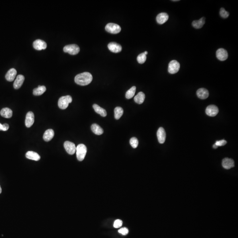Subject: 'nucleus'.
I'll use <instances>...</instances> for the list:
<instances>
[{"label":"nucleus","instance_id":"nucleus-35","mask_svg":"<svg viewBox=\"0 0 238 238\" xmlns=\"http://www.w3.org/2000/svg\"><path fill=\"white\" fill-rule=\"evenodd\" d=\"M9 124H3V131H6L9 129Z\"/></svg>","mask_w":238,"mask_h":238},{"label":"nucleus","instance_id":"nucleus-5","mask_svg":"<svg viewBox=\"0 0 238 238\" xmlns=\"http://www.w3.org/2000/svg\"><path fill=\"white\" fill-rule=\"evenodd\" d=\"M106 30L108 33L116 34L119 33L121 31V27L117 24L114 23H109L106 26Z\"/></svg>","mask_w":238,"mask_h":238},{"label":"nucleus","instance_id":"nucleus-12","mask_svg":"<svg viewBox=\"0 0 238 238\" xmlns=\"http://www.w3.org/2000/svg\"><path fill=\"white\" fill-rule=\"evenodd\" d=\"M157 135L159 143L161 144L164 143L166 139V133L165 129L162 127L159 128L157 130Z\"/></svg>","mask_w":238,"mask_h":238},{"label":"nucleus","instance_id":"nucleus-37","mask_svg":"<svg viewBox=\"0 0 238 238\" xmlns=\"http://www.w3.org/2000/svg\"><path fill=\"white\" fill-rule=\"evenodd\" d=\"M218 147V146H217V145L215 144L214 145H213V148H214V149H217Z\"/></svg>","mask_w":238,"mask_h":238},{"label":"nucleus","instance_id":"nucleus-9","mask_svg":"<svg viewBox=\"0 0 238 238\" xmlns=\"http://www.w3.org/2000/svg\"><path fill=\"white\" fill-rule=\"evenodd\" d=\"M216 57L219 61H225L228 58V54L225 50L223 48H220L216 52Z\"/></svg>","mask_w":238,"mask_h":238},{"label":"nucleus","instance_id":"nucleus-16","mask_svg":"<svg viewBox=\"0 0 238 238\" xmlns=\"http://www.w3.org/2000/svg\"><path fill=\"white\" fill-rule=\"evenodd\" d=\"M169 18L168 14L165 13H161L157 17L156 20L158 24H162L168 20Z\"/></svg>","mask_w":238,"mask_h":238},{"label":"nucleus","instance_id":"nucleus-11","mask_svg":"<svg viewBox=\"0 0 238 238\" xmlns=\"http://www.w3.org/2000/svg\"><path fill=\"white\" fill-rule=\"evenodd\" d=\"M34 121V116L33 112H29L26 116L25 125L27 128H30L32 126Z\"/></svg>","mask_w":238,"mask_h":238},{"label":"nucleus","instance_id":"nucleus-15","mask_svg":"<svg viewBox=\"0 0 238 238\" xmlns=\"http://www.w3.org/2000/svg\"><path fill=\"white\" fill-rule=\"evenodd\" d=\"M24 79L25 78L24 75H18L16 78L15 82L14 83V88L15 89H18L20 88V87L24 83Z\"/></svg>","mask_w":238,"mask_h":238},{"label":"nucleus","instance_id":"nucleus-32","mask_svg":"<svg viewBox=\"0 0 238 238\" xmlns=\"http://www.w3.org/2000/svg\"><path fill=\"white\" fill-rule=\"evenodd\" d=\"M123 225V221L120 219H117L114 222L113 226L115 228H119L121 227Z\"/></svg>","mask_w":238,"mask_h":238},{"label":"nucleus","instance_id":"nucleus-18","mask_svg":"<svg viewBox=\"0 0 238 238\" xmlns=\"http://www.w3.org/2000/svg\"><path fill=\"white\" fill-rule=\"evenodd\" d=\"M197 95L199 99H205L209 97V91L205 88H200L197 91Z\"/></svg>","mask_w":238,"mask_h":238},{"label":"nucleus","instance_id":"nucleus-27","mask_svg":"<svg viewBox=\"0 0 238 238\" xmlns=\"http://www.w3.org/2000/svg\"><path fill=\"white\" fill-rule=\"evenodd\" d=\"M124 110L120 107H117L114 109V116L116 120H119L123 115Z\"/></svg>","mask_w":238,"mask_h":238},{"label":"nucleus","instance_id":"nucleus-4","mask_svg":"<svg viewBox=\"0 0 238 238\" xmlns=\"http://www.w3.org/2000/svg\"><path fill=\"white\" fill-rule=\"evenodd\" d=\"M63 50L65 53H67L70 54L74 55L79 53L80 48L76 44H71L65 46Z\"/></svg>","mask_w":238,"mask_h":238},{"label":"nucleus","instance_id":"nucleus-26","mask_svg":"<svg viewBox=\"0 0 238 238\" xmlns=\"http://www.w3.org/2000/svg\"><path fill=\"white\" fill-rule=\"evenodd\" d=\"M46 88L44 86H38L37 88L33 90V95L35 96H39L42 95L46 91Z\"/></svg>","mask_w":238,"mask_h":238},{"label":"nucleus","instance_id":"nucleus-8","mask_svg":"<svg viewBox=\"0 0 238 238\" xmlns=\"http://www.w3.org/2000/svg\"><path fill=\"white\" fill-rule=\"evenodd\" d=\"M206 114L210 116H215L218 113L219 109L217 106L211 104L208 106L206 110Z\"/></svg>","mask_w":238,"mask_h":238},{"label":"nucleus","instance_id":"nucleus-2","mask_svg":"<svg viewBox=\"0 0 238 238\" xmlns=\"http://www.w3.org/2000/svg\"><path fill=\"white\" fill-rule=\"evenodd\" d=\"M87 152V148L85 145L80 144L76 149V157L78 161H82L84 160Z\"/></svg>","mask_w":238,"mask_h":238},{"label":"nucleus","instance_id":"nucleus-20","mask_svg":"<svg viewBox=\"0 0 238 238\" xmlns=\"http://www.w3.org/2000/svg\"><path fill=\"white\" fill-rule=\"evenodd\" d=\"M54 136V132L53 129H48L44 133L43 135V139L46 141L51 140Z\"/></svg>","mask_w":238,"mask_h":238},{"label":"nucleus","instance_id":"nucleus-36","mask_svg":"<svg viewBox=\"0 0 238 238\" xmlns=\"http://www.w3.org/2000/svg\"><path fill=\"white\" fill-rule=\"evenodd\" d=\"M0 131H3V124L0 123Z\"/></svg>","mask_w":238,"mask_h":238},{"label":"nucleus","instance_id":"nucleus-31","mask_svg":"<svg viewBox=\"0 0 238 238\" xmlns=\"http://www.w3.org/2000/svg\"><path fill=\"white\" fill-rule=\"evenodd\" d=\"M219 14L221 17L223 18H227L228 17L229 15V13L227 11L225 10L224 8H221V10L219 11Z\"/></svg>","mask_w":238,"mask_h":238},{"label":"nucleus","instance_id":"nucleus-19","mask_svg":"<svg viewBox=\"0 0 238 238\" xmlns=\"http://www.w3.org/2000/svg\"><path fill=\"white\" fill-rule=\"evenodd\" d=\"M26 157L28 159L34 160L35 161H38L41 158V157L38 153L35 152L31 151L27 152L26 154Z\"/></svg>","mask_w":238,"mask_h":238},{"label":"nucleus","instance_id":"nucleus-23","mask_svg":"<svg viewBox=\"0 0 238 238\" xmlns=\"http://www.w3.org/2000/svg\"><path fill=\"white\" fill-rule=\"evenodd\" d=\"M205 23V18L202 17L198 20H194L192 22L193 26L196 29L201 28Z\"/></svg>","mask_w":238,"mask_h":238},{"label":"nucleus","instance_id":"nucleus-13","mask_svg":"<svg viewBox=\"0 0 238 238\" xmlns=\"http://www.w3.org/2000/svg\"><path fill=\"white\" fill-rule=\"evenodd\" d=\"M222 165L225 169H229L234 167V161L232 159L226 157L223 160Z\"/></svg>","mask_w":238,"mask_h":238},{"label":"nucleus","instance_id":"nucleus-30","mask_svg":"<svg viewBox=\"0 0 238 238\" xmlns=\"http://www.w3.org/2000/svg\"><path fill=\"white\" fill-rule=\"evenodd\" d=\"M130 143L133 148H136L139 145V141L136 137H132L130 139Z\"/></svg>","mask_w":238,"mask_h":238},{"label":"nucleus","instance_id":"nucleus-1","mask_svg":"<svg viewBox=\"0 0 238 238\" xmlns=\"http://www.w3.org/2000/svg\"><path fill=\"white\" fill-rule=\"evenodd\" d=\"M93 76L89 72H85L77 75L75 78V83L80 86H86L92 82Z\"/></svg>","mask_w":238,"mask_h":238},{"label":"nucleus","instance_id":"nucleus-6","mask_svg":"<svg viewBox=\"0 0 238 238\" xmlns=\"http://www.w3.org/2000/svg\"><path fill=\"white\" fill-rule=\"evenodd\" d=\"M180 63L177 61L173 60L169 63L168 71L172 74L177 73L180 70Z\"/></svg>","mask_w":238,"mask_h":238},{"label":"nucleus","instance_id":"nucleus-22","mask_svg":"<svg viewBox=\"0 0 238 238\" xmlns=\"http://www.w3.org/2000/svg\"><path fill=\"white\" fill-rule=\"evenodd\" d=\"M91 129L94 134L99 136L102 135L104 132L102 128L96 124H92L91 127Z\"/></svg>","mask_w":238,"mask_h":238},{"label":"nucleus","instance_id":"nucleus-28","mask_svg":"<svg viewBox=\"0 0 238 238\" xmlns=\"http://www.w3.org/2000/svg\"><path fill=\"white\" fill-rule=\"evenodd\" d=\"M136 90V87L135 86H133V87H132L131 89L128 90L127 92H126V95H125L126 98L127 99H131L133 98V96L135 95Z\"/></svg>","mask_w":238,"mask_h":238},{"label":"nucleus","instance_id":"nucleus-3","mask_svg":"<svg viewBox=\"0 0 238 238\" xmlns=\"http://www.w3.org/2000/svg\"><path fill=\"white\" fill-rule=\"evenodd\" d=\"M72 101V98L71 96L67 95L61 97L58 102L59 107L62 109H66Z\"/></svg>","mask_w":238,"mask_h":238},{"label":"nucleus","instance_id":"nucleus-33","mask_svg":"<svg viewBox=\"0 0 238 238\" xmlns=\"http://www.w3.org/2000/svg\"><path fill=\"white\" fill-rule=\"evenodd\" d=\"M118 232H119V233H120V234L123 235H126L129 232V230H128V228L124 227L120 228V229H119L118 230Z\"/></svg>","mask_w":238,"mask_h":238},{"label":"nucleus","instance_id":"nucleus-7","mask_svg":"<svg viewBox=\"0 0 238 238\" xmlns=\"http://www.w3.org/2000/svg\"><path fill=\"white\" fill-rule=\"evenodd\" d=\"M64 147L68 154L73 155L76 152V146L74 143L69 141H66L64 143Z\"/></svg>","mask_w":238,"mask_h":238},{"label":"nucleus","instance_id":"nucleus-14","mask_svg":"<svg viewBox=\"0 0 238 238\" xmlns=\"http://www.w3.org/2000/svg\"><path fill=\"white\" fill-rule=\"evenodd\" d=\"M108 47L110 51L115 53L121 52L122 49L121 46L116 42L109 43L108 45Z\"/></svg>","mask_w":238,"mask_h":238},{"label":"nucleus","instance_id":"nucleus-25","mask_svg":"<svg viewBox=\"0 0 238 238\" xmlns=\"http://www.w3.org/2000/svg\"><path fill=\"white\" fill-rule=\"evenodd\" d=\"M145 99V95L143 92H140L134 98L135 102L138 104H141L143 102Z\"/></svg>","mask_w":238,"mask_h":238},{"label":"nucleus","instance_id":"nucleus-17","mask_svg":"<svg viewBox=\"0 0 238 238\" xmlns=\"http://www.w3.org/2000/svg\"><path fill=\"white\" fill-rule=\"evenodd\" d=\"M17 74V71L15 68H11L8 71L5 75V78L9 82L13 81L16 78Z\"/></svg>","mask_w":238,"mask_h":238},{"label":"nucleus","instance_id":"nucleus-10","mask_svg":"<svg viewBox=\"0 0 238 238\" xmlns=\"http://www.w3.org/2000/svg\"><path fill=\"white\" fill-rule=\"evenodd\" d=\"M33 47L35 50H45L47 48V44L44 41L37 39L33 42Z\"/></svg>","mask_w":238,"mask_h":238},{"label":"nucleus","instance_id":"nucleus-24","mask_svg":"<svg viewBox=\"0 0 238 238\" xmlns=\"http://www.w3.org/2000/svg\"><path fill=\"white\" fill-rule=\"evenodd\" d=\"M93 108L95 111L98 114H100L101 116L105 117L107 116V112L105 109L102 108L97 104H94L93 106Z\"/></svg>","mask_w":238,"mask_h":238},{"label":"nucleus","instance_id":"nucleus-34","mask_svg":"<svg viewBox=\"0 0 238 238\" xmlns=\"http://www.w3.org/2000/svg\"><path fill=\"white\" fill-rule=\"evenodd\" d=\"M227 143V142L225 140H221L217 141L216 143H215V144L218 147V146L225 145Z\"/></svg>","mask_w":238,"mask_h":238},{"label":"nucleus","instance_id":"nucleus-21","mask_svg":"<svg viewBox=\"0 0 238 238\" xmlns=\"http://www.w3.org/2000/svg\"><path fill=\"white\" fill-rule=\"evenodd\" d=\"M0 113L2 117L5 118H11L13 116V111L11 109L8 108H2Z\"/></svg>","mask_w":238,"mask_h":238},{"label":"nucleus","instance_id":"nucleus-38","mask_svg":"<svg viewBox=\"0 0 238 238\" xmlns=\"http://www.w3.org/2000/svg\"><path fill=\"white\" fill-rule=\"evenodd\" d=\"M1 192H2V189H1V187L0 186V194H1Z\"/></svg>","mask_w":238,"mask_h":238},{"label":"nucleus","instance_id":"nucleus-29","mask_svg":"<svg viewBox=\"0 0 238 238\" xmlns=\"http://www.w3.org/2000/svg\"><path fill=\"white\" fill-rule=\"evenodd\" d=\"M137 61L138 62L141 64L144 63L146 61V55L144 53H141L139 55V56L137 57Z\"/></svg>","mask_w":238,"mask_h":238},{"label":"nucleus","instance_id":"nucleus-39","mask_svg":"<svg viewBox=\"0 0 238 238\" xmlns=\"http://www.w3.org/2000/svg\"><path fill=\"white\" fill-rule=\"evenodd\" d=\"M144 53L146 55L148 54V52H147V51H145V52H144Z\"/></svg>","mask_w":238,"mask_h":238}]
</instances>
